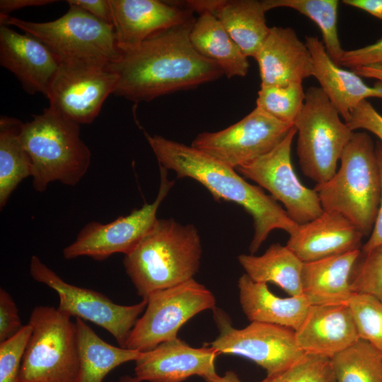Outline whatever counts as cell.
Instances as JSON below:
<instances>
[{"instance_id":"6da1fadb","label":"cell","mask_w":382,"mask_h":382,"mask_svg":"<svg viewBox=\"0 0 382 382\" xmlns=\"http://www.w3.org/2000/svg\"><path fill=\"white\" fill-rule=\"evenodd\" d=\"M195 21L158 32L138 47L121 52L106 67L119 77L114 95L134 103L148 102L222 76L219 66L192 45L190 33Z\"/></svg>"},{"instance_id":"7a4b0ae2","label":"cell","mask_w":382,"mask_h":382,"mask_svg":"<svg viewBox=\"0 0 382 382\" xmlns=\"http://www.w3.org/2000/svg\"><path fill=\"white\" fill-rule=\"evenodd\" d=\"M158 165L173 170L178 178H190L204 186L217 200L224 199L241 206L253 218L254 233L249 246L254 255L275 229L289 235L299 224L284 208L262 187L248 183L236 169L208 154L160 135L145 132Z\"/></svg>"},{"instance_id":"3957f363","label":"cell","mask_w":382,"mask_h":382,"mask_svg":"<svg viewBox=\"0 0 382 382\" xmlns=\"http://www.w3.org/2000/svg\"><path fill=\"white\" fill-rule=\"evenodd\" d=\"M202 253L200 237L193 224L158 219L125 255L123 264L138 295L146 299L157 291L194 279Z\"/></svg>"},{"instance_id":"277c9868","label":"cell","mask_w":382,"mask_h":382,"mask_svg":"<svg viewBox=\"0 0 382 382\" xmlns=\"http://www.w3.org/2000/svg\"><path fill=\"white\" fill-rule=\"evenodd\" d=\"M22 144L32 163L33 186L37 192L59 181L75 185L91 163V151L80 137V125L48 107L23 122Z\"/></svg>"},{"instance_id":"5b68a950","label":"cell","mask_w":382,"mask_h":382,"mask_svg":"<svg viewBox=\"0 0 382 382\" xmlns=\"http://www.w3.org/2000/svg\"><path fill=\"white\" fill-rule=\"evenodd\" d=\"M340 166L327 182L316 184L323 211L336 212L352 221L364 236L371 234L381 200V183L375 145L366 132H354Z\"/></svg>"},{"instance_id":"8992f818","label":"cell","mask_w":382,"mask_h":382,"mask_svg":"<svg viewBox=\"0 0 382 382\" xmlns=\"http://www.w3.org/2000/svg\"><path fill=\"white\" fill-rule=\"evenodd\" d=\"M1 25H13L42 42L60 64L107 67L121 55L112 24L69 5L66 13L48 22L0 16Z\"/></svg>"},{"instance_id":"52a82bcc","label":"cell","mask_w":382,"mask_h":382,"mask_svg":"<svg viewBox=\"0 0 382 382\" xmlns=\"http://www.w3.org/2000/svg\"><path fill=\"white\" fill-rule=\"evenodd\" d=\"M296 154L303 173L316 184L328 181L352 137V131L320 87L306 91L303 107L294 122Z\"/></svg>"},{"instance_id":"ba28073f","label":"cell","mask_w":382,"mask_h":382,"mask_svg":"<svg viewBox=\"0 0 382 382\" xmlns=\"http://www.w3.org/2000/svg\"><path fill=\"white\" fill-rule=\"evenodd\" d=\"M18 382H76L79 360L75 323L53 306H37Z\"/></svg>"},{"instance_id":"9c48e42d","label":"cell","mask_w":382,"mask_h":382,"mask_svg":"<svg viewBox=\"0 0 382 382\" xmlns=\"http://www.w3.org/2000/svg\"><path fill=\"white\" fill-rule=\"evenodd\" d=\"M144 313L128 337L126 348L141 352L178 338L180 328L197 313L216 308L214 294L194 279L148 296Z\"/></svg>"},{"instance_id":"30bf717a","label":"cell","mask_w":382,"mask_h":382,"mask_svg":"<svg viewBox=\"0 0 382 382\" xmlns=\"http://www.w3.org/2000/svg\"><path fill=\"white\" fill-rule=\"evenodd\" d=\"M29 270L35 281L57 293L59 311L106 330L120 347L126 348L131 330L145 311L146 299L129 306L115 303L100 292L67 283L35 255L31 257Z\"/></svg>"},{"instance_id":"8fae6325","label":"cell","mask_w":382,"mask_h":382,"mask_svg":"<svg viewBox=\"0 0 382 382\" xmlns=\"http://www.w3.org/2000/svg\"><path fill=\"white\" fill-rule=\"evenodd\" d=\"M213 313L219 333L209 347L219 354L248 358L266 370L267 376L284 370L305 354L292 329L260 322L237 329L224 311L215 308Z\"/></svg>"},{"instance_id":"7c38bea8","label":"cell","mask_w":382,"mask_h":382,"mask_svg":"<svg viewBox=\"0 0 382 382\" xmlns=\"http://www.w3.org/2000/svg\"><path fill=\"white\" fill-rule=\"evenodd\" d=\"M159 170L160 186L153 202L145 203L108 224L92 221L86 224L75 241L64 248V257L72 260L87 256L100 261L115 253H129L157 221L159 206L174 185L168 178V170L161 166Z\"/></svg>"},{"instance_id":"4fadbf2b","label":"cell","mask_w":382,"mask_h":382,"mask_svg":"<svg viewBox=\"0 0 382 382\" xmlns=\"http://www.w3.org/2000/svg\"><path fill=\"white\" fill-rule=\"evenodd\" d=\"M296 134L294 125L286 137L268 153L236 168L272 197L283 204L289 216L297 224L307 223L323 209L317 192L303 185L298 178L291 160V145Z\"/></svg>"},{"instance_id":"5bb4252c","label":"cell","mask_w":382,"mask_h":382,"mask_svg":"<svg viewBox=\"0 0 382 382\" xmlns=\"http://www.w3.org/2000/svg\"><path fill=\"white\" fill-rule=\"evenodd\" d=\"M293 126L256 106L242 120L224 129L199 134L191 146L236 169L272 151Z\"/></svg>"},{"instance_id":"9a60e30c","label":"cell","mask_w":382,"mask_h":382,"mask_svg":"<svg viewBox=\"0 0 382 382\" xmlns=\"http://www.w3.org/2000/svg\"><path fill=\"white\" fill-rule=\"evenodd\" d=\"M118 81L106 67L60 64L47 97L49 107L79 125L90 124Z\"/></svg>"},{"instance_id":"2e32d148","label":"cell","mask_w":382,"mask_h":382,"mask_svg":"<svg viewBox=\"0 0 382 382\" xmlns=\"http://www.w3.org/2000/svg\"><path fill=\"white\" fill-rule=\"evenodd\" d=\"M112 24L121 52L138 47L152 35L195 19L175 1L109 0Z\"/></svg>"},{"instance_id":"e0dca14e","label":"cell","mask_w":382,"mask_h":382,"mask_svg":"<svg viewBox=\"0 0 382 382\" xmlns=\"http://www.w3.org/2000/svg\"><path fill=\"white\" fill-rule=\"evenodd\" d=\"M0 64L18 79L29 94L47 97L59 68L52 52L37 38L0 25Z\"/></svg>"},{"instance_id":"ac0fdd59","label":"cell","mask_w":382,"mask_h":382,"mask_svg":"<svg viewBox=\"0 0 382 382\" xmlns=\"http://www.w3.org/2000/svg\"><path fill=\"white\" fill-rule=\"evenodd\" d=\"M218 354L209 346L194 348L178 337L141 352L135 361V376L141 382H183L195 375L204 378L216 373Z\"/></svg>"},{"instance_id":"d6986e66","label":"cell","mask_w":382,"mask_h":382,"mask_svg":"<svg viewBox=\"0 0 382 382\" xmlns=\"http://www.w3.org/2000/svg\"><path fill=\"white\" fill-rule=\"evenodd\" d=\"M364 237L341 214L323 211L316 219L299 224L286 245L302 262H309L360 250Z\"/></svg>"},{"instance_id":"ffe728a7","label":"cell","mask_w":382,"mask_h":382,"mask_svg":"<svg viewBox=\"0 0 382 382\" xmlns=\"http://www.w3.org/2000/svg\"><path fill=\"white\" fill-rule=\"evenodd\" d=\"M260 86H286L313 76L312 55L290 27L273 26L254 57Z\"/></svg>"},{"instance_id":"44dd1931","label":"cell","mask_w":382,"mask_h":382,"mask_svg":"<svg viewBox=\"0 0 382 382\" xmlns=\"http://www.w3.org/2000/svg\"><path fill=\"white\" fill-rule=\"evenodd\" d=\"M294 334L304 353L329 358L360 339L348 304L311 306Z\"/></svg>"},{"instance_id":"7402d4cb","label":"cell","mask_w":382,"mask_h":382,"mask_svg":"<svg viewBox=\"0 0 382 382\" xmlns=\"http://www.w3.org/2000/svg\"><path fill=\"white\" fill-rule=\"evenodd\" d=\"M305 43L312 55L313 76L345 122L349 120L353 110L361 101L372 97L382 99L381 82L367 86L355 72L336 64L318 37L306 36Z\"/></svg>"},{"instance_id":"603a6c76","label":"cell","mask_w":382,"mask_h":382,"mask_svg":"<svg viewBox=\"0 0 382 382\" xmlns=\"http://www.w3.org/2000/svg\"><path fill=\"white\" fill-rule=\"evenodd\" d=\"M360 254L361 249L303 262L302 294L311 306L348 303L354 294L350 277Z\"/></svg>"},{"instance_id":"cb8c5ba5","label":"cell","mask_w":382,"mask_h":382,"mask_svg":"<svg viewBox=\"0 0 382 382\" xmlns=\"http://www.w3.org/2000/svg\"><path fill=\"white\" fill-rule=\"evenodd\" d=\"M242 310L250 322L265 323L296 330L311 306L303 296L279 297L265 283L256 282L246 274L238 281Z\"/></svg>"},{"instance_id":"d4e9b609","label":"cell","mask_w":382,"mask_h":382,"mask_svg":"<svg viewBox=\"0 0 382 382\" xmlns=\"http://www.w3.org/2000/svg\"><path fill=\"white\" fill-rule=\"evenodd\" d=\"M190 39L197 52L219 65L228 79L248 74V57L213 13L199 15L192 26Z\"/></svg>"},{"instance_id":"484cf974","label":"cell","mask_w":382,"mask_h":382,"mask_svg":"<svg viewBox=\"0 0 382 382\" xmlns=\"http://www.w3.org/2000/svg\"><path fill=\"white\" fill-rule=\"evenodd\" d=\"M74 323L79 360L76 382H103L112 370L126 362L135 361L141 354L106 342L80 318H76Z\"/></svg>"},{"instance_id":"4316f807","label":"cell","mask_w":382,"mask_h":382,"mask_svg":"<svg viewBox=\"0 0 382 382\" xmlns=\"http://www.w3.org/2000/svg\"><path fill=\"white\" fill-rule=\"evenodd\" d=\"M262 1L221 0L214 15L247 57H255L270 28Z\"/></svg>"},{"instance_id":"83f0119b","label":"cell","mask_w":382,"mask_h":382,"mask_svg":"<svg viewBox=\"0 0 382 382\" xmlns=\"http://www.w3.org/2000/svg\"><path fill=\"white\" fill-rule=\"evenodd\" d=\"M238 262L245 274L254 282L277 284L289 296H301L303 265L286 245L272 244L261 255L241 254Z\"/></svg>"},{"instance_id":"f1b7e54d","label":"cell","mask_w":382,"mask_h":382,"mask_svg":"<svg viewBox=\"0 0 382 382\" xmlns=\"http://www.w3.org/2000/svg\"><path fill=\"white\" fill-rule=\"evenodd\" d=\"M22 122L7 116L0 118V207L25 178L32 175V163L20 137Z\"/></svg>"},{"instance_id":"f546056e","label":"cell","mask_w":382,"mask_h":382,"mask_svg":"<svg viewBox=\"0 0 382 382\" xmlns=\"http://www.w3.org/2000/svg\"><path fill=\"white\" fill-rule=\"evenodd\" d=\"M266 11L279 7L292 8L312 20L320 30L323 43L331 59L338 65L344 52L337 30V0H263ZM339 66V65H338Z\"/></svg>"},{"instance_id":"4dcf8cb0","label":"cell","mask_w":382,"mask_h":382,"mask_svg":"<svg viewBox=\"0 0 382 382\" xmlns=\"http://www.w3.org/2000/svg\"><path fill=\"white\" fill-rule=\"evenodd\" d=\"M330 359L336 382H382V353L362 339Z\"/></svg>"},{"instance_id":"1f68e13d","label":"cell","mask_w":382,"mask_h":382,"mask_svg":"<svg viewBox=\"0 0 382 382\" xmlns=\"http://www.w3.org/2000/svg\"><path fill=\"white\" fill-rule=\"evenodd\" d=\"M305 98L302 82L286 86H260L256 106L277 120L294 125L303 107Z\"/></svg>"},{"instance_id":"d6a6232c","label":"cell","mask_w":382,"mask_h":382,"mask_svg":"<svg viewBox=\"0 0 382 382\" xmlns=\"http://www.w3.org/2000/svg\"><path fill=\"white\" fill-rule=\"evenodd\" d=\"M347 304L359 338L382 353V301L369 294L354 293Z\"/></svg>"},{"instance_id":"836d02e7","label":"cell","mask_w":382,"mask_h":382,"mask_svg":"<svg viewBox=\"0 0 382 382\" xmlns=\"http://www.w3.org/2000/svg\"><path fill=\"white\" fill-rule=\"evenodd\" d=\"M260 382H336L329 357L304 354L294 364Z\"/></svg>"},{"instance_id":"e575fe53","label":"cell","mask_w":382,"mask_h":382,"mask_svg":"<svg viewBox=\"0 0 382 382\" xmlns=\"http://www.w3.org/2000/svg\"><path fill=\"white\" fill-rule=\"evenodd\" d=\"M353 293L371 295L382 301V245L361 254L350 277Z\"/></svg>"},{"instance_id":"d590c367","label":"cell","mask_w":382,"mask_h":382,"mask_svg":"<svg viewBox=\"0 0 382 382\" xmlns=\"http://www.w3.org/2000/svg\"><path fill=\"white\" fill-rule=\"evenodd\" d=\"M32 328L28 323L15 335L0 342V382H18Z\"/></svg>"},{"instance_id":"8d00e7d4","label":"cell","mask_w":382,"mask_h":382,"mask_svg":"<svg viewBox=\"0 0 382 382\" xmlns=\"http://www.w3.org/2000/svg\"><path fill=\"white\" fill-rule=\"evenodd\" d=\"M347 125L353 132L362 129L373 133L382 143V115L367 100L361 101L353 110Z\"/></svg>"},{"instance_id":"74e56055","label":"cell","mask_w":382,"mask_h":382,"mask_svg":"<svg viewBox=\"0 0 382 382\" xmlns=\"http://www.w3.org/2000/svg\"><path fill=\"white\" fill-rule=\"evenodd\" d=\"M18 309L12 296L0 289V342L17 334L23 327Z\"/></svg>"},{"instance_id":"f35d334b","label":"cell","mask_w":382,"mask_h":382,"mask_svg":"<svg viewBox=\"0 0 382 382\" xmlns=\"http://www.w3.org/2000/svg\"><path fill=\"white\" fill-rule=\"evenodd\" d=\"M372 64H382V37L365 47L345 50L338 64L351 69Z\"/></svg>"},{"instance_id":"ab89813d","label":"cell","mask_w":382,"mask_h":382,"mask_svg":"<svg viewBox=\"0 0 382 382\" xmlns=\"http://www.w3.org/2000/svg\"><path fill=\"white\" fill-rule=\"evenodd\" d=\"M376 154L381 175V192L378 210L374 227L368 241L362 245L361 252L366 253L374 248L382 245V143L376 142Z\"/></svg>"},{"instance_id":"60d3db41","label":"cell","mask_w":382,"mask_h":382,"mask_svg":"<svg viewBox=\"0 0 382 382\" xmlns=\"http://www.w3.org/2000/svg\"><path fill=\"white\" fill-rule=\"evenodd\" d=\"M66 2L69 5H74L82 8L103 22L112 24L109 0H68Z\"/></svg>"},{"instance_id":"b9f144b4","label":"cell","mask_w":382,"mask_h":382,"mask_svg":"<svg viewBox=\"0 0 382 382\" xmlns=\"http://www.w3.org/2000/svg\"><path fill=\"white\" fill-rule=\"evenodd\" d=\"M57 1L54 0H1L0 16H9L11 12L23 8L44 6Z\"/></svg>"},{"instance_id":"7bdbcfd3","label":"cell","mask_w":382,"mask_h":382,"mask_svg":"<svg viewBox=\"0 0 382 382\" xmlns=\"http://www.w3.org/2000/svg\"><path fill=\"white\" fill-rule=\"evenodd\" d=\"M342 2L361 9L382 21V0H343Z\"/></svg>"},{"instance_id":"ee69618b","label":"cell","mask_w":382,"mask_h":382,"mask_svg":"<svg viewBox=\"0 0 382 382\" xmlns=\"http://www.w3.org/2000/svg\"><path fill=\"white\" fill-rule=\"evenodd\" d=\"M361 77L376 79L382 83V64H372L352 69Z\"/></svg>"},{"instance_id":"f6af8a7d","label":"cell","mask_w":382,"mask_h":382,"mask_svg":"<svg viewBox=\"0 0 382 382\" xmlns=\"http://www.w3.org/2000/svg\"><path fill=\"white\" fill-rule=\"evenodd\" d=\"M207 382H241L237 374L228 371L224 376H219L216 373L203 378Z\"/></svg>"},{"instance_id":"bcb514c9","label":"cell","mask_w":382,"mask_h":382,"mask_svg":"<svg viewBox=\"0 0 382 382\" xmlns=\"http://www.w3.org/2000/svg\"><path fill=\"white\" fill-rule=\"evenodd\" d=\"M118 382H141L136 376H125L120 378Z\"/></svg>"}]
</instances>
